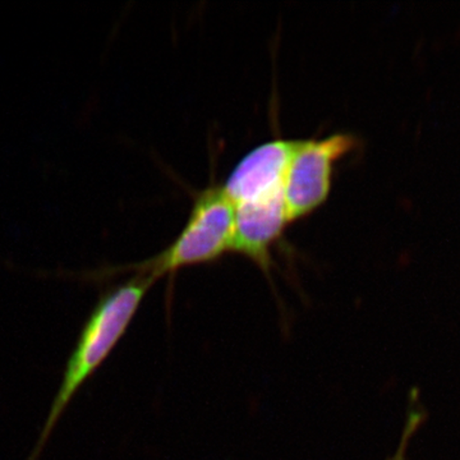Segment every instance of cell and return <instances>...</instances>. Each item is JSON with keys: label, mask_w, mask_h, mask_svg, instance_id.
I'll return each mask as SVG.
<instances>
[{"label": "cell", "mask_w": 460, "mask_h": 460, "mask_svg": "<svg viewBox=\"0 0 460 460\" xmlns=\"http://www.w3.org/2000/svg\"><path fill=\"white\" fill-rule=\"evenodd\" d=\"M155 283L153 278L146 275L133 274L128 280L111 288L100 296L81 330L77 344L66 362L62 383L54 396L44 428L27 460L40 458L45 445L49 441L69 402L99 370L100 366L107 361L115 345L119 343L131 325L145 296Z\"/></svg>", "instance_id": "6da1fadb"}, {"label": "cell", "mask_w": 460, "mask_h": 460, "mask_svg": "<svg viewBox=\"0 0 460 460\" xmlns=\"http://www.w3.org/2000/svg\"><path fill=\"white\" fill-rule=\"evenodd\" d=\"M234 232V206L223 184H210L196 193L183 229L165 250L145 261L91 272V280L119 272L146 275L157 281L181 269L217 261L230 252Z\"/></svg>", "instance_id": "7a4b0ae2"}, {"label": "cell", "mask_w": 460, "mask_h": 460, "mask_svg": "<svg viewBox=\"0 0 460 460\" xmlns=\"http://www.w3.org/2000/svg\"><path fill=\"white\" fill-rule=\"evenodd\" d=\"M356 147L357 138L349 133L296 141L284 181L289 224L304 219L325 204L335 165Z\"/></svg>", "instance_id": "3957f363"}, {"label": "cell", "mask_w": 460, "mask_h": 460, "mask_svg": "<svg viewBox=\"0 0 460 460\" xmlns=\"http://www.w3.org/2000/svg\"><path fill=\"white\" fill-rule=\"evenodd\" d=\"M234 232L230 252L247 257L265 274L270 272L272 248L289 226L284 189L266 190L234 202Z\"/></svg>", "instance_id": "277c9868"}, {"label": "cell", "mask_w": 460, "mask_h": 460, "mask_svg": "<svg viewBox=\"0 0 460 460\" xmlns=\"http://www.w3.org/2000/svg\"><path fill=\"white\" fill-rule=\"evenodd\" d=\"M298 140L263 142L246 154L223 184L230 201H241L256 193L284 187L288 165Z\"/></svg>", "instance_id": "5b68a950"}, {"label": "cell", "mask_w": 460, "mask_h": 460, "mask_svg": "<svg viewBox=\"0 0 460 460\" xmlns=\"http://www.w3.org/2000/svg\"><path fill=\"white\" fill-rule=\"evenodd\" d=\"M423 420L422 411L413 410L408 413L407 422H405L404 431L402 434V441L399 444L398 450L392 458L387 460H405L408 444H410L411 436L419 429L420 422Z\"/></svg>", "instance_id": "8992f818"}]
</instances>
